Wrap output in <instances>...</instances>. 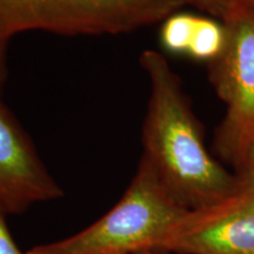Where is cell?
<instances>
[{
	"mask_svg": "<svg viewBox=\"0 0 254 254\" xmlns=\"http://www.w3.org/2000/svg\"><path fill=\"white\" fill-rule=\"evenodd\" d=\"M244 5L251 6V7L254 8V0H244Z\"/></svg>",
	"mask_w": 254,
	"mask_h": 254,
	"instance_id": "obj_13",
	"label": "cell"
},
{
	"mask_svg": "<svg viewBox=\"0 0 254 254\" xmlns=\"http://www.w3.org/2000/svg\"><path fill=\"white\" fill-rule=\"evenodd\" d=\"M222 25L224 47L208 63L209 81L226 106L213 147L238 173L254 141V8L243 5Z\"/></svg>",
	"mask_w": 254,
	"mask_h": 254,
	"instance_id": "obj_4",
	"label": "cell"
},
{
	"mask_svg": "<svg viewBox=\"0 0 254 254\" xmlns=\"http://www.w3.org/2000/svg\"><path fill=\"white\" fill-rule=\"evenodd\" d=\"M4 213L0 212V254H27L19 249L11 236Z\"/></svg>",
	"mask_w": 254,
	"mask_h": 254,
	"instance_id": "obj_10",
	"label": "cell"
},
{
	"mask_svg": "<svg viewBox=\"0 0 254 254\" xmlns=\"http://www.w3.org/2000/svg\"><path fill=\"white\" fill-rule=\"evenodd\" d=\"M136 254H164L161 252H142V253H136Z\"/></svg>",
	"mask_w": 254,
	"mask_h": 254,
	"instance_id": "obj_14",
	"label": "cell"
},
{
	"mask_svg": "<svg viewBox=\"0 0 254 254\" xmlns=\"http://www.w3.org/2000/svg\"><path fill=\"white\" fill-rule=\"evenodd\" d=\"M8 38L0 32V95L7 78V45Z\"/></svg>",
	"mask_w": 254,
	"mask_h": 254,
	"instance_id": "obj_12",
	"label": "cell"
},
{
	"mask_svg": "<svg viewBox=\"0 0 254 254\" xmlns=\"http://www.w3.org/2000/svg\"><path fill=\"white\" fill-rule=\"evenodd\" d=\"M196 17L189 13H173L165 19L160 31L164 49L171 53L187 55Z\"/></svg>",
	"mask_w": 254,
	"mask_h": 254,
	"instance_id": "obj_8",
	"label": "cell"
},
{
	"mask_svg": "<svg viewBox=\"0 0 254 254\" xmlns=\"http://www.w3.org/2000/svg\"><path fill=\"white\" fill-rule=\"evenodd\" d=\"M225 44L224 25L209 18L196 17L194 31L187 56L200 62H211L222 50Z\"/></svg>",
	"mask_w": 254,
	"mask_h": 254,
	"instance_id": "obj_7",
	"label": "cell"
},
{
	"mask_svg": "<svg viewBox=\"0 0 254 254\" xmlns=\"http://www.w3.org/2000/svg\"><path fill=\"white\" fill-rule=\"evenodd\" d=\"M140 65L151 86L141 159L161 185L190 211L213 206L239 192L245 183L206 148L201 126L165 56L145 50Z\"/></svg>",
	"mask_w": 254,
	"mask_h": 254,
	"instance_id": "obj_1",
	"label": "cell"
},
{
	"mask_svg": "<svg viewBox=\"0 0 254 254\" xmlns=\"http://www.w3.org/2000/svg\"><path fill=\"white\" fill-rule=\"evenodd\" d=\"M160 252L254 254L253 187L245 183L224 201L190 211L165 240Z\"/></svg>",
	"mask_w": 254,
	"mask_h": 254,
	"instance_id": "obj_5",
	"label": "cell"
},
{
	"mask_svg": "<svg viewBox=\"0 0 254 254\" xmlns=\"http://www.w3.org/2000/svg\"><path fill=\"white\" fill-rule=\"evenodd\" d=\"M185 0H0V32L120 34L165 20Z\"/></svg>",
	"mask_w": 254,
	"mask_h": 254,
	"instance_id": "obj_3",
	"label": "cell"
},
{
	"mask_svg": "<svg viewBox=\"0 0 254 254\" xmlns=\"http://www.w3.org/2000/svg\"><path fill=\"white\" fill-rule=\"evenodd\" d=\"M247 185L252 186L254 189V141L247 150L245 161L239 172L237 173Z\"/></svg>",
	"mask_w": 254,
	"mask_h": 254,
	"instance_id": "obj_11",
	"label": "cell"
},
{
	"mask_svg": "<svg viewBox=\"0 0 254 254\" xmlns=\"http://www.w3.org/2000/svg\"><path fill=\"white\" fill-rule=\"evenodd\" d=\"M189 212L140 159L125 193L106 214L71 237L32 247L27 254L160 252L165 240Z\"/></svg>",
	"mask_w": 254,
	"mask_h": 254,
	"instance_id": "obj_2",
	"label": "cell"
},
{
	"mask_svg": "<svg viewBox=\"0 0 254 254\" xmlns=\"http://www.w3.org/2000/svg\"><path fill=\"white\" fill-rule=\"evenodd\" d=\"M63 195L30 138L0 103V212L20 214Z\"/></svg>",
	"mask_w": 254,
	"mask_h": 254,
	"instance_id": "obj_6",
	"label": "cell"
},
{
	"mask_svg": "<svg viewBox=\"0 0 254 254\" xmlns=\"http://www.w3.org/2000/svg\"><path fill=\"white\" fill-rule=\"evenodd\" d=\"M186 4H192L201 11L224 20L233 14L238 8L244 5V0H185Z\"/></svg>",
	"mask_w": 254,
	"mask_h": 254,
	"instance_id": "obj_9",
	"label": "cell"
}]
</instances>
